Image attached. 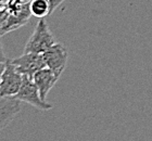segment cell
Wrapping results in <instances>:
<instances>
[{
  "mask_svg": "<svg viewBox=\"0 0 152 141\" xmlns=\"http://www.w3.org/2000/svg\"><path fill=\"white\" fill-rule=\"evenodd\" d=\"M2 36H3V35H2V34H1V33H0V38L2 37Z\"/></svg>",
  "mask_w": 152,
  "mask_h": 141,
  "instance_id": "cell-14",
  "label": "cell"
},
{
  "mask_svg": "<svg viewBox=\"0 0 152 141\" xmlns=\"http://www.w3.org/2000/svg\"><path fill=\"white\" fill-rule=\"evenodd\" d=\"M9 59H7V56H4V52H3L2 49V45H1V41H0V63H6Z\"/></svg>",
  "mask_w": 152,
  "mask_h": 141,
  "instance_id": "cell-11",
  "label": "cell"
},
{
  "mask_svg": "<svg viewBox=\"0 0 152 141\" xmlns=\"http://www.w3.org/2000/svg\"><path fill=\"white\" fill-rule=\"evenodd\" d=\"M8 19H9V12H8V10L4 8L3 10L0 11V33L2 35H6L4 28H6Z\"/></svg>",
  "mask_w": 152,
  "mask_h": 141,
  "instance_id": "cell-9",
  "label": "cell"
},
{
  "mask_svg": "<svg viewBox=\"0 0 152 141\" xmlns=\"http://www.w3.org/2000/svg\"><path fill=\"white\" fill-rule=\"evenodd\" d=\"M59 77L60 76L56 74L53 71H51L50 69H48V67L41 69L40 71H38L34 75L33 82L35 83V85L37 86L41 99L44 101H47L48 94L56 85V83L58 82Z\"/></svg>",
  "mask_w": 152,
  "mask_h": 141,
  "instance_id": "cell-7",
  "label": "cell"
},
{
  "mask_svg": "<svg viewBox=\"0 0 152 141\" xmlns=\"http://www.w3.org/2000/svg\"><path fill=\"white\" fill-rule=\"evenodd\" d=\"M10 61L23 76H26L32 79L38 71L46 67L41 53H33V52L25 53L24 52L21 56H18Z\"/></svg>",
  "mask_w": 152,
  "mask_h": 141,
  "instance_id": "cell-4",
  "label": "cell"
},
{
  "mask_svg": "<svg viewBox=\"0 0 152 141\" xmlns=\"http://www.w3.org/2000/svg\"><path fill=\"white\" fill-rule=\"evenodd\" d=\"M31 12L32 15L38 19H44L45 16L50 14V3L49 0H33L31 2Z\"/></svg>",
  "mask_w": 152,
  "mask_h": 141,
  "instance_id": "cell-8",
  "label": "cell"
},
{
  "mask_svg": "<svg viewBox=\"0 0 152 141\" xmlns=\"http://www.w3.org/2000/svg\"><path fill=\"white\" fill-rule=\"evenodd\" d=\"M14 98L21 102L31 104L40 111H48L52 109V105L50 103H48L47 101H44L41 99L39 90H38L35 83L33 82V79L28 78L26 76H24L21 89Z\"/></svg>",
  "mask_w": 152,
  "mask_h": 141,
  "instance_id": "cell-3",
  "label": "cell"
},
{
  "mask_svg": "<svg viewBox=\"0 0 152 141\" xmlns=\"http://www.w3.org/2000/svg\"><path fill=\"white\" fill-rule=\"evenodd\" d=\"M56 42V38L51 33L45 19H40L37 23L32 36L28 38L24 47V52L33 53H44L45 51L52 47Z\"/></svg>",
  "mask_w": 152,
  "mask_h": 141,
  "instance_id": "cell-1",
  "label": "cell"
},
{
  "mask_svg": "<svg viewBox=\"0 0 152 141\" xmlns=\"http://www.w3.org/2000/svg\"><path fill=\"white\" fill-rule=\"evenodd\" d=\"M41 54L44 58L46 67L50 69L56 74L61 76L66 67L67 58H69L66 48L60 44H54L52 47H50Z\"/></svg>",
  "mask_w": 152,
  "mask_h": 141,
  "instance_id": "cell-5",
  "label": "cell"
},
{
  "mask_svg": "<svg viewBox=\"0 0 152 141\" xmlns=\"http://www.w3.org/2000/svg\"><path fill=\"white\" fill-rule=\"evenodd\" d=\"M21 101L15 98L0 97V130H2L21 112Z\"/></svg>",
  "mask_w": 152,
  "mask_h": 141,
  "instance_id": "cell-6",
  "label": "cell"
},
{
  "mask_svg": "<svg viewBox=\"0 0 152 141\" xmlns=\"http://www.w3.org/2000/svg\"><path fill=\"white\" fill-rule=\"evenodd\" d=\"M7 2H8V0H0V11L6 8Z\"/></svg>",
  "mask_w": 152,
  "mask_h": 141,
  "instance_id": "cell-13",
  "label": "cell"
},
{
  "mask_svg": "<svg viewBox=\"0 0 152 141\" xmlns=\"http://www.w3.org/2000/svg\"><path fill=\"white\" fill-rule=\"evenodd\" d=\"M24 76L8 60L0 82V97L14 98L21 89Z\"/></svg>",
  "mask_w": 152,
  "mask_h": 141,
  "instance_id": "cell-2",
  "label": "cell"
},
{
  "mask_svg": "<svg viewBox=\"0 0 152 141\" xmlns=\"http://www.w3.org/2000/svg\"><path fill=\"white\" fill-rule=\"evenodd\" d=\"M64 1L65 0H49V3H50V14Z\"/></svg>",
  "mask_w": 152,
  "mask_h": 141,
  "instance_id": "cell-10",
  "label": "cell"
},
{
  "mask_svg": "<svg viewBox=\"0 0 152 141\" xmlns=\"http://www.w3.org/2000/svg\"><path fill=\"white\" fill-rule=\"evenodd\" d=\"M6 63H0V82H1V76L3 74V71L6 69Z\"/></svg>",
  "mask_w": 152,
  "mask_h": 141,
  "instance_id": "cell-12",
  "label": "cell"
}]
</instances>
